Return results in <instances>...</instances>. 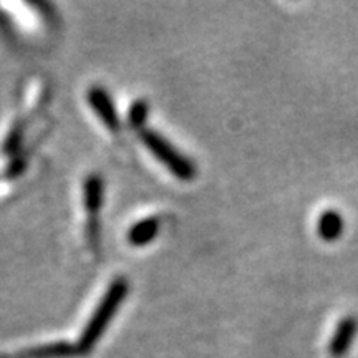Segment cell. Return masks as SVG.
<instances>
[{
    "label": "cell",
    "instance_id": "1",
    "mask_svg": "<svg viewBox=\"0 0 358 358\" xmlns=\"http://www.w3.org/2000/svg\"><path fill=\"white\" fill-rule=\"evenodd\" d=\"M128 294V282L124 279H116L113 284L110 285L108 292H106L103 301L98 306L96 312L93 313L92 320L88 322L87 329L80 338V350L87 352L95 345V342L101 337V334L105 332V329L113 319V315L122 306L124 297Z\"/></svg>",
    "mask_w": 358,
    "mask_h": 358
},
{
    "label": "cell",
    "instance_id": "2",
    "mask_svg": "<svg viewBox=\"0 0 358 358\" xmlns=\"http://www.w3.org/2000/svg\"><path fill=\"white\" fill-rule=\"evenodd\" d=\"M140 136L148 150L178 179H181V181H192L196 178L198 173H196L194 163L189 158H186L182 153H179L166 138H163L159 133H156L155 129L150 128L140 129Z\"/></svg>",
    "mask_w": 358,
    "mask_h": 358
},
{
    "label": "cell",
    "instance_id": "3",
    "mask_svg": "<svg viewBox=\"0 0 358 358\" xmlns=\"http://www.w3.org/2000/svg\"><path fill=\"white\" fill-rule=\"evenodd\" d=\"M88 101H90V105H92V108L96 111V115L100 116V120L106 124V127H108L110 129H113V131L120 128V120H118V115H116L115 105L105 90L98 88V87L90 88Z\"/></svg>",
    "mask_w": 358,
    "mask_h": 358
},
{
    "label": "cell",
    "instance_id": "4",
    "mask_svg": "<svg viewBox=\"0 0 358 358\" xmlns=\"http://www.w3.org/2000/svg\"><path fill=\"white\" fill-rule=\"evenodd\" d=\"M358 332V320L353 315H348L340 322L337 330H335L334 338L330 340V355H334L335 358H340L342 355H345L350 348L353 338Z\"/></svg>",
    "mask_w": 358,
    "mask_h": 358
},
{
    "label": "cell",
    "instance_id": "5",
    "mask_svg": "<svg viewBox=\"0 0 358 358\" xmlns=\"http://www.w3.org/2000/svg\"><path fill=\"white\" fill-rule=\"evenodd\" d=\"M343 227H345V222H343L342 214L338 211H325L319 217V222H317V232L325 243H334L337 241L340 236H342Z\"/></svg>",
    "mask_w": 358,
    "mask_h": 358
},
{
    "label": "cell",
    "instance_id": "6",
    "mask_svg": "<svg viewBox=\"0 0 358 358\" xmlns=\"http://www.w3.org/2000/svg\"><path fill=\"white\" fill-rule=\"evenodd\" d=\"M159 231V221L156 217H146L136 222L128 232V243L136 248L150 244Z\"/></svg>",
    "mask_w": 358,
    "mask_h": 358
},
{
    "label": "cell",
    "instance_id": "7",
    "mask_svg": "<svg viewBox=\"0 0 358 358\" xmlns=\"http://www.w3.org/2000/svg\"><path fill=\"white\" fill-rule=\"evenodd\" d=\"M103 182L98 176H90L85 182V206L90 213H96L101 206Z\"/></svg>",
    "mask_w": 358,
    "mask_h": 358
},
{
    "label": "cell",
    "instance_id": "8",
    "mask_svg": "<svg viewBox=\"0 0 358 358\" xmlns=\"http://www.w3.org/2000/svg\"><path fill=\"white\" fill-rule=\"evenodd\" d=\"M148 113H150V108H148V103L145 100L134 101L131 105V108H129V113H128L129 124H131L133 128L143 129V127H145V123L148 120Z\"/></svg>",
    "mask_w": 358,
    "mask_h": 358
},
{
    "label": "cell",
    "instance_id": "9",
    "mask_svg": "<svg viewBox=\"0 0 358 358\" xmlns=\"http://www.w3.org/2000/svg\"><path fill=\"white\" fill-rule=\"evenodd\" d=\"M71 352V347L69 343H57V345H48L43 348H38V350L30 352L35 358L40 357H57V355H66V353Z\"/></svg>",
    "mask_w": 358,
    "mask_h": 358
},
{
    "label": "cell",
    "instance_id": "10",
    "mask_svg": "<svg viewBox=\"0 0 358 358\" xmlns=\"http://www.w3.org/2000/svg\"><path fill=\"white\" fill-rule=\"evenodd\" d=\"M20 131H13L10 136H8V140L6 143V151L7 153H13V151H17V148L20 145Z\"/></svg>",
    "mask_w": 358,
    "mask_h": 358
}]
</instances>
